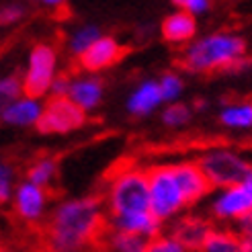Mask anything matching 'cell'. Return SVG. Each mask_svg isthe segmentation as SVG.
<instances>
[{"label":"cell","instance_id":"obj_16","mask_svg":"<svg viewBox=\"0 0 252 252\" xmlns=\"http://www.w3.org/2000/svg\"><path fill=\"white\" fill-rule=\"evenodd\" d=\"M107 230L133 234V236L146 238V240H152V238L160 236L166 230V225L162 223L152 211H146V213H135V216H127V218L107 220Z\"/></svg>","mask_w":252,"mask_h":252},{"label":"cell","instance_id":"obj_31","mask_svg":"<svg viewBox=\"0 0 252 252\" xmlns=\"http://www.w3.org/2000/svg\"><path fill=\"white\" fill-rule=\"evenodd\" d=\"M234 230L240 234V238H250V236H252V213L238 221V223L234 225Z\"/></svg>","mask_w":252,"mask_h":252},{"label":"cell","instance_id":"obj_34","mask_svg":"<svg viewBox=\"0 0 252 252\" xmlns=\"http://www.w3.org/2000/svg\"><path fill=\"white\" fill-rule=\"evenodd\" d=\"M0 252H21V250H17V248H10V246H2V248H0Z\"/></svg>","mask_w":252,"mask_h":252},{"label":"cell","instance_id":"obj_11","mask_svg":"<svg viewBox=\"0 0 252 252\" xmlns=\"http://www.w3.org/2000/svg\"><path fill=\"white\" fill-rule=\"evenodd\" d=\"M121 58H123L121 43L115 39V37L103 35L88 52H84L78 58V66L84 70V74H94L96 76L98 72L113 68Z\"/></svg>","mask_w":252,"mask_h":252},{"label":"cell","instance_id":"obj_24","mask_svg":"<svg viewBox=\"0 0 252 252\" xmlns=\"http://www.w3.org/2000/svg\"><path fill=\"white\" fill-rule=\"evenodd\" d=\"M193 119V109L185 105V103H170L162 109V123L168 125L172 129H179L185 127V125Z\"/></svg>","mask_w":252,"mask_h":252},{"label":"cell","instance_id":"obj_22","mask_svg":"<svg viewBox=\"0 0 252 252\" xmlns=\"http://www.w3.org/2000/svg\"><path fill=\"white\" fill-rule=\"evenodd\" d=\"M100 37H103V31H100L96 25H93V23H86V25H80V27H76L72 33H70V37H68V49H70V54L72 56H76V60L84 54V52H88Z\"/></svg>","mask_w":252,"mask_h":252},{"label":"cell","instance_id":"obj_33","mask_svg":"<svg viewBox=\"0 0 252 252\" xmlns=\"http://www.w3.org/2000/svg\"><path fill=\"white\" fill-rule=\"evenodd\" d=\"M242 252H252V236L242 238Z\"/></svg>","mask_w":252,"mask_h":252},{"label":"cell","instance_id":"obj_26","mask_svg":"<svg viewBox=\"0 0 252 252\" xmlns=\"http://www.w3.org/2000/svg\"><path fill=\"white\" fill-rule=\"evenodd\" d=\"M21 94H25L23 91V80L15 74H8V76H0V109L6 107L10 100L19 98Z\"/></svg>","mask_w":252,"mask_h":252},{"label":"cell","instance_id":"obj_4","mask_svg":"<svg viewBox=\"0 0 252 252\" xmlns=\"http://www.w3.org/2000/svg\"><path fill=\"white\" fill-rule=\"evenodd\" d=\"M197 164L211 187V191L225 189L244 181L252 166V156L240 148L209 146L197 156Z\"/></svg>","mask_w":252,"mask_h":252},{"label":"cell","instance_id":"obj_25","mask_svg":"<svg viewBox=\"0 0 252 252\" xmlns=\"http://www.w3.org/2000/svg\"><path fill=\"white\" fill-rule=\"evenodd\" d=\"M158 86H160V94H162V100L166 105L170 103H179V98L183 96L185 93V80L174 72H166L164 76L158 78Z\"/></svg>","mask_w":252,"mask_h":252},{"label":"cell","instance_id":"obj_6","mask_svg":"<svg viewBox=\"0 0 252 252\" xmlns=\"http://www.w3.org/2000/svg\"><path fill=\"white\" fill-rule=\"evenodd\" d=\"M252 213V166L246 172L244 181L211 191L207 197V216L216 225H234L242 218Z\"/></svg>","mask_w":252,"mask_h":252},{"label":"cell","instance_id":"obj_28","mask_svg":"<svg viewBox=\"0 0 252 252\" xmlns=\"http://www.w3.org/2000/svg\"><path fill=\"white\" fill-rule=\"evenodd\" d=\"M172 4H174V8L185 10L193 17H199V15H203V12L209 10L211 0H172Z\"/></svg>","mask_w":252,"mask_h":252},{"label":"cell","instance_id":"obj_3","mask_svg":"<svg viewBox=\"0 0 252 252\" xmlns=\"http://www.w3.org/2000/svg\"><path fill=\"white\" fill-rule=\"evenodd\" d=\"M246 56V41L238 33L216 31L209 35H201L191 41L181 56V64L195 74L234 70L240 66Z\"/></svg>","mask_w":252,"mask_h":252},{"label":"cell","instance_id":"obj_7","mask_svg":"<svg viewBox=\"0 0 252 252\" xmlns=\"http://www.w3.org/2000/svg\"><path fill=\"white\" fill-rule=\"evenodd\" d=\"M58 49L52 43H37L27 58V66L23 74L25 94L43 98L52 91V84L58 78Z\"/></svg>","mask_w":252,"mask_h":252},{"label":"cell","instance_id":"obj_10","mask_svg":"<svg viewBox=\"0 0 252 252\" xmlns=\"http://www.w3.org/2000/svg\"><path fill=\"white\" fill-rule=\"evenodd\" d=\"M213 228H216V223L209 220L207 213L187 211L181 218H176L174 221L166 225V232L172 238H176L187 250L199 252Z\"/></svg>","mask_w":252,"mask_h":252},{"label":"cell","instance_id":"obj_13","mask_svg":"<svg viewBox=\"0 0 252 252\" xmlns=\"http://www.w3.org/2000/svg\"><path fill=\"white\" fill-rule=\"evenodd\" d=\"M43 100L29 94H21L0 109V121L10 127H37L43 115Z\"/></svg>","mask_w":252,"mask_h":252},{"label":"cell","instance_id":"obj_23","mask_svg":"<svg viewBox=\"0 0 252 252\" xmlns=\"http://www.w3.org/2000/svg\"><path fill=\"white\" fill-rule=\"evenodd\" d=\"M17 185H19V174L15 164L6 158H0V205L10 203Z\"/></svg>","mask_w":252,"mask_h":252},{"label":"cell","instance_id":"obj_21","mask_svg":"<svg viewBox=\"0 0 252 252\" xmlns=\"http://www.w3.org/2000/svg\"><path fill=\"white\" fill-rule=\"evenodd\" d=\"M148 240L133 234H123V232H113L107 230L103 236L100 248L105 252H146Z\"/></svg>","mask_w":252,"mask_h":252},{"label":"cell","instance_id":"obj_14","mask_svg":"<svg viewBox=\"0 0 252 252\" xmlns=\"http://www.w3.org/2000/svg\"><path fill=\"white\" fill-rule=\"evenodd\" d=\"M103 94H105V84L94 74H80V76H74L70 82L68 98L84 113L98 109Z\"/></svg>","mask_w":252,"mask_h":252},{"label":"cell","instance_id":"obj_35","mask_svg":"<svg viewBox=\"0 0 252 252\" xmlns=\"http://www.w3.org/2000/svg\"><path fill=\"white\" fill-rule=\"evenodd\" d=\"M2 246H4V236L0 234V248H2Z\"/></svg>","mask_w":252,"mask_h":252},{"label":"cell","instance_id":"obj_12","mask_svg":"<svg viewBox=\"0 0 252 252\" xmlns=\"http://www.w3.org/2000/svg\"><path fill=\"white\" fill-rule=\"evenodd\" d=\"M172 170L176 174V181H179L189 205L195 207L201 201H207V197L211 195V187L195 160L172 162Z\"/></svg>","mask_w":252,"mask_h":252},{"label":"cell","instance_id":"obj_17","mask_svg":"<svg viewBox=\"0 0 252 252\" xmlns=\"http://www.w3.org/2000/svg\"><path fill=\"white\" fill-rule=\"evenodd\" d=\"M160 105H164V100H162V94H160L158 80H144V82H140L129 93L127 103H125V107H127V111H129V115H133V117H148V115H152L154 111L160 109Z\"/></svg>","mask_w":252,"mask_h":252},{"label":"cell","instance_id":"obj_19","mask_svg":"<svg viewBox=\"0 0 252 252\" xmlns=\"http://www.w3.org/2000/svg\"><path fill=\"white\" fill-rule=\"evenodd\" d=\"M220 123L234 131L252 129V100L228 103L220 111Z\"/></svg>","mask_w":252,"mask_h":252},{"label":"cell","instance_id":"obj_20","mask_svg":"<svg viewBox=\"0 0 252 252\" xmlns=\"http://www.w3.org/2000/svg\"><path fill=\"white\" fill-rule=\"evenodd\" d=\"M58 170L60 164L54 156H37L25 170V179L37 187L49 189L58 179Z\"/></svg>","mask_w":252,"mask_h":252},{"label":"cell","instance_id":"obj_2","mask_svg":"<svg viewBox=\"0 0 252 252\" xmlns=\"http://www.w3.org/2000/svg\"><path fill=\"white\" fill-rule=\"evenodd\" d=\"M100 201L105 205L107 220L127 218L150 211L148 168L137 164H121L105 179Z\"/></svg>","mask_w":252,"mask_h":252},{"label":"cell","instance_id":"obj_1","mask_svg":"<svg viewBox=\"0 0 252 252\" xmlns=\"http://www.w3.org/2000/svg\"><path fill=\"white\" fill-rule=\"evenodd\" d=\"M107 213L100 197L80 195L62 199L43 225L45 252H91L103 242Z\"/></svg>","mask_w":252,"mask_h":252},{"label":"cell","instance_id":"obj_8","mask_svg":"<svg viewBox=\"0 0 252 252\" xmlns=\"http://www.w3.org/2000/svg\"><path fill=\"white\" fill-rule=\"evenodd\" d=\"M10 209L15 213V218L25 223L37 228V225H45L49 213H52V195L49 189L37 187L29 183L27 179L19 181L15 193L10 199Z\"/></svg>","mask_w":252,"mask_h":252},{"label":"cell","instance_id":"obj_5","mask_svg":"<svg viewBox=\"0 0 252 252\" xmlns=\"http://www.w3.org/2000/svg\"><path fill=\"white\" fill-rule=\"evenodd\" d=\"M148 185H150V211L168 225L176 218L191 209L183 189L176 181L172 164H154L148 168Z\"/></svg>","mask_w":252,"mask_h":252},{"label":"cell","instance_id":"obj_27","mask_svg":"<svg viewBox=\"0 0 252 252\" xmlns=\"http://www.w3.org/2000/svg\"><path fill=\"white\" fill-rule=\"evenodd\" d=\"M146 252H191V250H187L179 240H176V238H172L164 230L160 236L152 238V240H148Z\"/></svg>","mask_w":252,"mask_h":252},{"label":"cell","instance_id":"obj_30","mask_svg":"<svg viewBox=\"0 0 252 252\" xmlns=\"http://www.w3.org/2000/svg\"><path fill=\"white\" fill-rule=\"evenodd\" d=\"M70 82H72L70 76H66V74H58V78H56L54 84H52V91H49V96H56V98L68 96V93H70Z\"/></svg>","mask_w":252,"mask_h":252},{"label":"cell","instance_id":"obj_15","mask_svg":"<svg viewBox=\"0 0 252 252\" xmlns=\"http://www.w3.org/2000/svg\"><path fill=\"white\" fill-rule=\"evenodd\" d=\"M160 33L164 37V41H168L170 45L187 47L191 41L197 39V19L185 10L174 8L162 21Z\"/></svg>","mask_w":252,"mask_h":252},{"label":"cell","instance_id":"obj_32","mask_svg":"<svg viewBox=\"0 0 252 252\" xmlns=\"http://www.w3.org/2000/svg\"><path fill=\"white\" fill-rule=\"evenodd\" d=\"M35 2H39L43 6H52V8H58V6H64L68 0H35Z\"/></svg>","mask_w":252,"mask_h":252},{"label":"cell","instance_id":"obj_18","mask_svg":"<svg viewBox=\"0 0 252 252\" xmlns=\"http://www.w3.org/2000/svg\"><path fill=\"white\" fill-rule=\"evenodd\" d=\"M199 252H242V238L230 225H216Z\"/></svg>","mask_w":252,"mask_h":252},{"label":"cell","instance_id":"obj_9","mask_svg":"<svg viewBox=\"0 0 252 252\" xmlns=\"http://www.w3.org/2000/svg\"><path fill=\"white\" fill-rule=\"evenodd\" d=\"M86 123V113L78 109L68 96H49L43 105V115L37 123V131L45 135H68L78 131Z\"/></svg>","mask_w":252,"mask_h":252},{"label":"cell","instance_id":"obj_29","mask_svg":"<svg viewBox=\"0 0 252 252\" xmlns=\"http://www.w3.org/2000/svg\"><path fill=\"white\" fill-rule=\"evenodd\" d=\"M25 15V6L21 4H6L4 8H0V25H12L19 23Z\"/></svg>","mask_w":252,"mask_h":252}]
</instances>
